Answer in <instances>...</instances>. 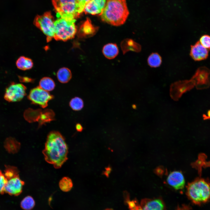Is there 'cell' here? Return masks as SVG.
<instances>
[{
  "label": "cell",
  "mask_w": 210,
  "mask_h": 210,
  "mask_svg": "<svg viewBox=\"0 0 210 210\" xmlns=\"http://www.w3.org/2000/svg\"><path fill=\"white\" fill-rule=\"evenodd\" d=\"M19 171L11 169L6 171L4 175L7 179L5 192L11 195L18 196L22 192L24 182L20 178Z\"/></svg>",
  "instance_id": "52a82bcc"
},
{
  "label": "cell",
  "mask_w": 210,
  "mask_h": 210,
  "mask_svg": "<svg viewBox=\"0 0 210 210\" xmlns=\"http://www.w3.org/2000/svg\"><path fill=\"white\" fill-rule=\"evenodd\" d=\"M192 79L198 89L209 88L210 86V70L204 66L198 68Z\"/></svg>",
  "instance_id": "30bf717a"
},
{
  "label": "cell",
  "mask_w": 210,
  "mask_h": 210,
  "mask_svg": "<svg viewBox=\"0 0 210 210\" xmlns=\"http://www.w3.org/2000/svg\"><path fill=\"white\" fill-rule=\"evenodd\" d=\"M35 202L33 198L30 196L25 197L20 203L21 208L24 210H31L35 205Z\"/></svg>",
  "instance_id": "44dd1931"
},
{
  "label": "cell",
  "mask_w": 210,
  "mask_h": 210,
  "mask_svg": "<svg viewBox=\"0 0 210 210\" xmlns=\"http://www.w3.org/2000/svg\"><path fill=\"white\" fill-rule=\"evenodd\" d=\"M58 81L60 83H68L72 77V74L70 70L66 67L60 68L57 73Z\"/></svg>",
  "instance_id": "e0dca14e"
},
{
  "label": "cell",
  "mask_w": 210,
  "mask_h": 210,
  "mask_svg": "<svg viewBox=\"0 0 210 210\" xmlns=\"http://www.w3.org/2000/svg\"><path fill=\"white\" fill-rule=\"evenodd\" d=\"M7 181L4 174L0 170V194H2L5 192V187Z\"/></svg>",
  "instance_id": "484cf974"
},
{
  "label": "cell",
  "mask_w": 210,
  "mask_h": 210,
  "mask_svg": "<svg viewBox=\"0 0 210 210\" xmlns=\"http://www.w3.org/2000/svg\"><path fill=\"white\" fill-rule=\"evenodd\" d=\"M105 170L103 172L102 174L104 175L106 177L108 178L112 171V168L110 165H109L105 167Z\"/></svg>",
  "instance_id": "83f0119b"
},
{
  "label": "cell",
  "mask_w": 210,
  "mask_h": 210,
  "mask_svg": "<svg viewBox=\"0 0 210 210\" xmlns=\"http://www.w3.org/2000/svg\"><path fill=\"white\" fill-rule=\"evenodd\" d=\"M140 210H164V205L160 199H145L140 204Z\"/></svg>",
  "instance_id": "5bb4252c"
},
{
  "label": "cell",
  "mask_w": 210,
  "mask_h": 210,
  "mask_svg": "<svg viewBox=\"0 0 210 210\" xmlns=\"http://www.w3.org/2000/svg\"><path fill=\"white\" fill-rule=\"evenodd\" d=\"M54 18L51 13L47 12L42 15H37L34 24L46 36L47 42L54 38L55 33Z\"/></svg>",
  "instance_id": "8992f818"
},
{
  "label": "cell",
  "mask_w": 210,
  "mask_h": 210,
  "mask_svg": "<svg viewBox=\"0 0 210 210\" xmlns=\"http://www.w3.org/2000/svg\"><path fill=\"white\" fill-rule=\"evenodd\" d=\"M81 30L84 34H89L93 33L94 28L91 24V22L89 18H87L86 20L81 26Z\"/></svg>",
  "instance_id": "cb8c5ba5"
},
{
  "label": "cell",
  "mask_w": 210,
  "mask_h": 210,
  "mask_svg": "<svg viewBox=\"0 0 210 210\" xmlns=\"http://www.w3.org/2000/svg\"><path fill=\"white\" fill-rule=\"evenodd\" d=\"M68 148L65 139L59 132L53 131L48 134L42 151L46 162L56 169L60 168L68 159Z\"/></svg>",
  "instance_id": "6da1fadb"
},
{
  "label": "cell",
  "mask_w": 210,
  "mask_h": 210,
  "mask_svg": "<svg viewBox=\"0 0 210 210\" xmlns=\"http://www.w3.org/2000/svg\"><path fill=\"white\" fill-rule=\"evenodd\" d=\"M104 210H113V209H112L108 208V209H106Z\"/></svg>",
  "instance_id": "1f68e13d"
},
{
  "label": "cell",
  "mask_w": 210,
  "mask_h": 210,
  "mask_svg": "<svg viewBox=\"0 0 210 210\" xmlns=\"http://www.w3.org/2000/svg\"><path fill=\"white\" fill-rule=\"evenodd\" d=\"M209 50L203 46L199 41L191 46L190 55L195 61H200L206 59L208 57Z\"/></svg>",
  "instance_id": "7c38bea8"
},
{
  "label": "cell",
  "mask_w": 210,
  "mask_h": 210,
  "mask_svg": "<svg viewBox=\"0 0 210 210\" xmlns=\"http://www.w3.org/2000/svg\"><path fill=\"white\" fill-rule=\"evenodd\" d=\"M129 14L126 0H107L99 15L103 21L119 26L125 22Z\"/></svg>",
  "instance_id": "7a4b0ae2"
},
{
  "label": "cell",
  "mask_w": 210,
  "mask_h": 210,
  "mask_svg": "<svg viewBox=\"0 0 210 210\" xmlns=\"http://www.w3.org/2000/svg\"><path fill=\"white\" fill-rule=\"evenodd\" d=\"M26 89L22 84L11 82L6 88L4 98L8 102L20 101L26 95Z\"/></svg>",
  "instance_id": "ba28073f"
},
{
  "label": "cell",
  "mask_w": 210,
  "mask_h": 210,
  "mask_svg": "<svg viewBox=\"0 0 210 210\" xmlns=\"http://www.w3.org/2000/svg\"><path fill=\"white\" fill-rule=\"evenodd\" d=\"M76 128L78 132H81L83 130V126L80 123H77L76 125Z\"/></svg>",
  "instance_id": "f546056e"
},
{
  "label": "cell",
  "mask_w": 210,
  "mask_h": 210,
  "mask_svg": "<svg viewBox=\"0 0 210 210\" xmlns=\"http://www.w3.org/2000/svg\"><path fill=\"white\" fill-rule=\"evenodd\" d=\"M132 107L133 108L135 109L136 108V106L135 105L133 104L132 105Z\"/></svg>",
  "instance_id": "4dcf8cb0"
},
{
  "label": "cell",
  "mask_w": 210,
  "mask_h": 210,
  "mask_svg": "<svg viewBox=\"0 0 210 210\" xmlns=\"http://www.w3.org/2000/svg\"><path fill=\"white\" fill-rule=\"evenodd\" d=\"M27 97L33 104L44 108L48 106V102L53 99L54 97L48 92L37 87L31 90Z\"/></svg>",
  "instance_id": "9c48e42d"
},
{
  "label": "cell",
  "mask_w": 210,
  "mask_h": 210,
  "mask_svg": "<svg viewBox=\"0 0 210 210\" xmlns=\"http://www.w3.org/2000/svg\"><path fill=\"white\" fill-rule=\"evenodd\" d=\"M52 2L60 18L74 20L83 12L77 0H52Z\"/></svg>",
  "instance_id": "277c9868"
},
{
  "label": "cell",
  "mask_w": 210,
  "mask_h": 210,
  "mask_svg": "<svg viewBox=\"0 0 210 210\" xmlns=\"http://www.w3.org/2000/svg\"><path fill=\"white\" fill-rule=\"evenodd\" d=\"M102 52L106 58L112 59L115 58L118 55L119 50L116 44L109 43L104 46Z\"/></svg>",
  "instance_id": "9a60e30c"
},
{
  "label": "cell",
  "mask_w": 210,
  "mask_h": 210,
  "mask_svg": "<svg viewBox=\"0 0 210 210\" xmlns=\"http://www.w3.org/2000/svg\"><path fill=\"white\" fill-rule=\"evenodd\" d=\"M69 105L72 110L75 111H79L81 110L84 106V102L82 99L76 97L70 101Z\"/></svg>",
  "instance_id": "603a6c76"
},
{
  "label": "cell",
  "mask_w": 210,
  "mask_h": 210,
  "mask_svg": "<svg viewBox=\"0 0 210 210\" xmlns=\"http://www.w3.org/2000/svg\"><path fill=\"white\" fill-rule=\"evenodd\" d=\"M55 85L54 81L49 77H44L42 78L39 82L40 88L47 92L50 91L55 88Z\"/></svg>",
  "instance_id": "ac0fdd59"
},
{
  "label": "cell",
  "mask_w": 210,
  "mask_h": 210,
  "mask_svg": "<svg viewBox=\"0 0 210 210\" xmlns=\"http://www.w3.org/2000/svg\"><path fill=\"white\" fill-rule=\"evenodd\" d=\"M55 114L54 112L50 109H46L41 113L39 120V125L46 122H49L54 119Z\"/></svg>",
  "instance_id": "d6986e66"
},
{
  "label": "cell",
  "mask_w": 210,
  "mask_h": 210,
  "mask_svg": "<svg viewBox=\"0 0 210 210\" xmlns=\"http://www.w3.org/2000/svg\"><path fill=\"white\" fill-rule=\"evenodd\" d=\"M19 80L21 82L29 83L33 81V80L27 77L18 76Z\"/></svg>",
  "instance_id": "f1b7e54d"
},
{
  "label": "cell",
  "mask_w": 210,
  "mask_h": 210,
  "mask_svg": "<svg viewBox=\"0 0 210 210\" xmlns=\"http://www.w3.org/2000/svg\"><path fill=\"white\" fill-rule=\"evenodd\" d=\"M148 62L150 66L153 67H156L160 65L162 59L160 56L157 53H153L148 57Z\"/></svg>",
  "instance_id": "7402d4cb"
},
{
  "label": "cell",
  "mask_w": 210,
  "mask_h": 210,
  "mask_svg": "<svg viewBox=\"0 0 210 210\" xmlns=\"http://www.w3.org/2000/svg\"><path fill=\"white\" fill-rule=\"evenodd\" d=\"M75 19L68 20L60 18L55 21V33L54 38L66 41L74 38L77 31Z\"/></svg>",
  "instance_id": "5b68a950"
},
{
  "label": "cell",
  "mask_w": 210,
  "mask_h": 210,
  "mask_svg": "<svg viewBox=\"0 0 210 210\" xmlns=\"http://www.w3.org/2000/svg\"><path fill=\"white\" fill-rule=\"evenodd\" d=\"M59 186L60 189L64 192L70 191L73 187V183L71 179L69 177H64L60 181Z\"/></svg>",
  "instance_id": "ffe728a7"
},
{
  "label": "cell",
  "mask_w": 210,
  "mask_h": 210,
  "mask_svg": "<svg viewBox=\"0 0 210 210\" xmlns=\"http://www.w3.org/2000/svg\"><path fill=\"white\" fill-rule=\"evenodd\" d=\"M90 0H77L80 9L82 12L83 11L85 7L86 4Z\"/></svg>",
  "instance_id": "4316f807"
},
{
  "label": "cell",
  "mask_w": 210,
  "mask_h": 210,
  "mask_svg": "<svg viewBox=\"0 0 210 210\" xmlns=\"http://www.w3.org/2000/svg\"><path fill=\"white\" fill-rule=\"evenodd\" d=\"M16 65L18 68L24 71L32 68L33 66V63L30 58L24 56H21L17 60Z\"/></svg>",
  "instance_id": "2e32d148"
},
{
  "label": "cell",
  "mask_w": 210,
  "mask_h": 210,
  "mask_svg": "<svg viewBox=\"0 0 210 210\" xmlns=\"http://www.w3.org/2000/svg\"><path fill=\"white\" fill-rule=\"evenodd\" d=\"M187 195L194 204L201 205L210 200V183L203 179H199L189 183Z\"/></svg>",
  "instance_id": "3957f363"
},
{
  "label": "cell",
  "mask_w": 210,
  "mask_h": 210,
  "mask_svg": "<svg viewBox=\"0 0 210 210\" xmlns=\"http://www.w3.org/2000/svg\"><path fill=\"white\" fill-rule=\"evenodd\" d=\"M106 0H91L86 4L83 11L93 15L101 14L104 8Z\"/></svg>",
  "instance_id": "4fadbf2b"
},
{
  "label": "cell",
  "mask_w": 210,
  "mask_h": 210,
  "mask_svg": "<svg viewBox=\"0 0 210 210\" xmlns=\"http://www.w3.org/2000/svg\"><path fill=\"white\" fill-rule=\"evenodd\" d=\"M199 41L203 46L210 50V36L204 35L200 37Z\"/></svg>",
  "instance_id": "d4e9b609"
},
{
  "label": "cell",
  "mask_w": 210,
  "mask_h": 210,
  "mask_svg": "<svg viewBox=\"0 0 210 210\" xmlns=\"http://www.w3.org/2000/svg\"><path fill=\"white\" fill-rule=\"evenodd\" d=\"M166 180L170 186L176 190L183 189L185 184L184 175L179 171H175L170 172L167 177Z\"/></svg>",
  "instance_id": "8fae6325"
}]
</instances>
